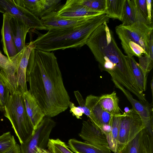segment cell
I'll use <instances>...</instances> for the list:
<instances>
[{"label":"cell","instance_id":"1","mask_svg":"<svg viewBox=\"0 0 153 153\" xmlns=\"http://www.w3.org/2000/svg\"><path fill=\"white\" fill-rule=\"evenodd\" d=\"M26 79L29 84V92L45 116L53 117L69 107L70 97L53 53L33 48L27 68Z\"/></svg>","mask_w":153,"mask_h":153},{"label":"cell","instance_id":"2","mask_svg":"<svg viewBox=\"0 0 153 153\" xmlns=\"http://www.w3.org/2000/svg\"><path fill=\"white\" fill-rule=\"evenodd\" d=\"M105 22L91 34L86 43L100 68L138 99L143 93L137 87L127 55L118 47L107 23Z\"/></svg>","mask_w":153,"mask_h":153},{"label":"cell","instance_id":"3","mask_svg":"<svg viewBox=\"0 0 153 153\" xmlns=\"http://www.w3.org/2000/svg\"><path fill=\"white\" fill-rule=\"evenodd\" d=\"M109 18L105 13L94 16L85 22L65 28L50 29L33 41L35 49L51 52L70 48H79L86 45L92 33Z\"/></svg>","mask_w":153,"mask_h":153},{"label":"cell","instance_id":"4","mask_svg":"<svg viewBox=\"0 0 153 153\" xmlns=\"http://www.w3.org/2000/svg\"><path fill=\"white\" fill-rule=\"evenodd\" d=\"M115 30L127 56L139 57L143 54L149 55L152 26L137 22L128 25L120 24L116 26Z\"/></svg>","mask_w":153,"mask_h":153},{"label":"cell","instance_id":"5","mask_svg":"<svg viewBox=\"0 0 153 153\" xmlns=\"http://www.w3.org/2000/svg\"><path fill=\"white\" fill-rule=\"evenodd\" d=\"M4 116L10 122L20 144L31 137L34 130L26 110L22 93L10 94L4 107Z\"/></svg>","mask_w":153,"mask_h":153},{"label":"cell","instance_id":"6","mask_svg":"<svg viewBox=\"0 0 153 153\" xmlns=\"http://www.w3.org/2000/svg\"><path fill=\"white\" fill-rule=\"evenodd\" d=\"M146 128L140 115L132 108L122 114L117 140V153Z\"/></svg>","mask_w":153,"mask_h":153},{"label":"cell","instance_id":"7","mask_svg":"<svg viewBox=\"0 0 153 153\" xmlns=\"http://www.w3.org/2000/svg\"><path fill=\"white\" fill-rule=\"evenodd\" d=\"M56 124L51 118L45 116L31 137L20 144V153H36L38 147L45 149L51 133Z\"/></svg>","mask_w":153,"mask_h":153},{"label":"cell","instance_id":"8","mask_svg":"<svg viewBox=\"0 0 153 153\" xmlns=\"http://www.w3.org/2000/svg\"><path fill=\"white\" fill-rule=\"evenodd\" d=\"M0 12L18 19L30 29L46 30L39 17L17 4L14 0H0Z\"/></svg>","mask_w":153,"mask_h":153},{"label":"cell","instance_id":"9","mask_svg":"<svg viewBox=\"0 0 153 153\" xmlns=\"http://www.w3.org/2000/svg\"><path fill=\"white\" fill-rule=\"evenodd\" d=\"M35 48L33 41L25 46L15 56L11 57L15 68L16 82L18 90L22 93L28 91L26 73L31 52Z\"/></svg>","mask_w":153,"mask_h":153},{"label":"cell","instance_id":"10","mask_svg":"<svg viewBox=\"0 0 153 153\" xmlns=\"http://www.w3.org/2000/svg\"><path fill=\"white\" fill-rule=\"evenodd\" d=\"M85 101V105L93 117L92 123L104 134L108 132L110 128L113 115L102 108L99 102V96L89 95L86 97Z\"/></svg>","mask_w":153,"mask_h":153},{"label":"cell","instance_id":"11","mask_svg":"<svg viewBox=\"0 0 153 153\" xmlns=\"http://www.w3.org/2000/svg\"><path fill=\"white\" fill-rule=\"evenodd\" d=\"M115 87L124 94L131 103L132 108L137 113L143 121L146 128L153 131V105L134 99L130 92L118 82L113 81Z\"/></svg>","mask_w":153,"mask_h":153},{"label":"cell","instance_id":"12","mask_svg":"<svg viewBox=\"0 0 153 153\" xmlns=\"http://www.w3.org/2000/svg\"><path fill=\"white\" fill-rule=\"evenodd\" d=\"M94 16L84 17L63 18L57 16L56 11L51 12L41 18L40 20L46 30L56 28H65L82 24Z\"/></svg>","mask_w":153,"mask_h":153},{"label":"cell","instance_id":"13","mask_svg":"<svg viewBox=\"0 0 153 153\" xmlns=\"http://www.w3.org/2000/svg\"><path fill=\"white\" fill-rule=\"evenodd\" d=\"M22 7L36 16L40 18L54 11L61 1L56 0H14Z\"/></svg>","mask_w":153,"mask_h":153},{"label":"cell","instance_id":"14","mask_svg":"<svg viewBox=\"0 0 153 153\" xmlns=\"http://www.w3.org/2000/svg\"><path fill=\"white\" fill-rule=\"evenodd\" d=\"M56 13L61 17L73 18L97 15L105 12L91 9L80 4L79 0H68Z\"/></svg>","mask_w":153,"mask_h":153},{"label":"cell","instance_id":"15","mask_svg":"<svg viewBox=\"0 0 153 153\" xmlns=\"http://www.w3.org/2000/svg\"><path fill=\"white\" fill-rule=\"evenodd\" d=\"M79 135L89 143L108 147L105 134L90 120L83 121L81 130Z\"/></svg>","mask_w":153,"mask_h":153},{"label":"cell","instance_id":"16","mask_svg":"<svg viewBox=\"0 0 153 153\" xmlns=\"http://www.w3.org/2000/svg\"><path fill=\"white\" fill-rule=\"evenodd\" d=\"M12 16L6 13L3 14V23L1 30L3 51L9 58L18 53L11 31L10 20Z\"/></svg>","mask_w":153,"mask_h":153},{"label":"cell","instance_id":"17","mask_svg":"<svg viewBox=\"0 0 153 153\" xmlns=\"http://www.w3.org/2000/svg\"><path fill=\"white\" fill-rule=\"evenodd\" d=\"M22 94L26 112L35 131L45 115L35 99L28 90Z\"/></svg>","mask_w":153,"mask_h":153},{"label":"cell","instance_id":"18","mask_svg":"<svg viewBox=\"0 0 153 153\" xmlns=\"http://www.w3.org/2000/svg\"><path fill=\"white\" fill-rule=\"evenodd\" d=\"M10 25L13 37L18 53L25 46L26 35L30 28L20 20L13 16Z\"/></svg>","mask_w":153,"mask_h":153},{"label":"cell","instance_id":"19","mask_svg":"<svg viewBox=\"0 0 153 153\" xmlns=\"http://www.w3.org/2000/svg\"><path fill=\"white\" fill-rule=\"evenodd\" d=\"M122 25H131L137 22L152 26L143 16L138 8L136 0H126Z\"/></svg>","mask_w":153,"mask_h":153},{"label":"cell","instance_id":"20","mask_svg":"<svg viewBox=\"0 0 153 153\" xmlns=\"http://www.w3.org/2000/svg\"><path fill=\"white\" fill-rule=\"evenodd\" d=\"M68 146L75 153H111L108 147L95 145L87 141L82 142L74 139H70Z\"/></svg>","mask_w":153,"mask_h":153},{"label":"cell","instance_id":"21","mask_svg":"<svg viewBox=\"0 0 153 153\" xmlns=\"http://www.w3.org/2000/svg\"><path fill=\"white\" fill-rule=\"evenodd\" d=\"M119 100L115 91L99 96V102L102 108L112 115L121 114L119 106Z\"/></svg>","mask_w":153,"mask_h":153},{"label":"cell","instance_id":"22","mask_svg":"<svg viewBox=\"0 0 153 153\" xmlns=\"http://www.w3.org/2000/svg\"><path fill=\"white\" fill-rule=\"evenodd\" d=\"M127 56L131 72L136 85L142 92L147 88L148 74L145 73L133 56Z\"/></svg>","mask_w":153,"mask_h":153},{"label":"cell","instance_id":"23","mask_svg":"<svg viewBox=\"0 0 153 153\" xmlns=\"http://www.w3.org/2000/svg\"><path fill=\"white\" fill-rule=\"evenodd\" d=\"M122 114L113 116L110 129L105 134L108 147L114 153H117V143Z\"/></svg>","mask_w":153,"mask_h":153},{"label":"cell","instance_id":"24","mask_svg":"<svg viewBox=\"0 0 153 153\" xmlns=\"http://www.w3.org/2000/svg\"><path fill=\"white\" fill-rule=\"evenodd\" d=\"M126 0H106L105 13L109 18L122 21Z\"/></svg>","mask_w":153,"mask_h":153},{"label":"cell","instance_id":"25","mask_svg":"<svg viewBox=\"0 0 153 153\" xmlns=\"http://www.w3.org/2000/svg\"><path fill=\"white\" fill-rule=\"evenodd\" d=\"M0 72L2 77L9 79L16 76L15 68L11 59L3 55L0 51Z\"/></svg>","mask_w":153,"mask_h":153},{"label":"cell","instance_id":"26","mask_svg":"<svg viewBox=\"0 0 153 153\" xmlns=\"http://www.w3.org/2000/svg\"><path fill=\"white\" fill-rule=\"evenodd\" d=\"M140 153H153V133L146 128L143 130Z\"/></svg>","mask_w":153,"mask_h":153},{"label":"cell","instance_id":"27","mask_svg":"<svg viewBox=\"0 0 153 153\" xmlns=\"http://www.w3.org/2000/svg\"><path fill=\"white\" fill-rule=\"evenodd\" d=\"M143 130L127 143L118 153H140Z\"/></svg>","mask_w":153,"mask_h":153},{"label":"cell","instance_id":"28","mask_svg":"<svg viewBox=\"0 0 153 153\" xmlns=\"http://www.w3.org/2000/svg\"><path fill=\"white\" fill-rule=\"evenodd\" d=\"M47 147L51 153H74L64 142L59 139H49Z\"/></svg>","mask_w":153,"mask_h":153},{"label":"cell","instance_id":"29","mask_svg":"<svg viewBox=\"0 0 153 153\" xmlns=\"http://www.w3.org/2000/svg\"><path fill=\"white\" fill-rule=\"evenodd\" d=\"M17 144L14 137L10 132L0 136V152H4L13 147Z\"/></svg>","mask_w":153,"mask_h":153},{"label":"cell","instance_id":"30","mask_svg":"<svg viewBox=\"0 0 153 153\" xmlns=\"http://www.w3.org/2000/svg\"><path fill=\"white\" fill-rule=\"evenodd\" d=\"M138 58L140 66L144 72L148 74L153 67V48H149L148 55H144Z\"/></svg>","mask_w":153,"mask_h":153},{"label":"cell","instance_id":"31","mask_svg":"<svg viewBox=\"0 0 153 153\" xmlns=\"http://www.w3.org/2000/svg\"><path fill=\"white\" fill-rule=\"evenodd\" d=\"M79 3L93 10L104 12L106 8V0H79Z\"/></svg>","mask_w":153,"mask_h":153},{"label":"cell","instance_id":"32","mask_svg":"<svg viewBox=\"0 0 153 153\" xmlns=\"http://www.w3.org/2000/svg\"><path fill=\"white\" fill-rule=\"evenodd\" d=\"M74 94L79 105V107L82 109L84 114L88 117L90 120L92 122L94 120L93 117L90 111L85 105V101L82 95L78 90L74 91Z\"/></svg>","mask_w":153,"mask_h":153},{"label":"cell","instance_id":"33","mask_svg":"<svg viewBox=\"0 0 153 153\" xmlns=\"http://www.w3.org/2000/svg\"><path fill=\"white\" fill-rule=\"evenodd\" d=\"M10 93L8 89L4 83L0 74V99L4 107V105L8 99Z\"/></svg>","mask_w":153,"mask_h":153},{"label":"cell","instance_id":"34","mask_svg":"<svg viewBox=\"0 0 153 153\" xmlns=\"http://www.w3.org/2000/svg\"><path fill=\"white\" fill-rule=\"evenodd\" d=\"M136 1L138 8L140 13L143 17L149 22L148 21L146 0H136Z\"/></svg>","mask_w":153,"mask_h":153},{"label":"cell","instance_id":"35","mask_svg":"<svg viewBox=\"0 0 153 153\" xmlns=\"http://www.w3.org/2000/svg\"><path fill=\"white\" fill-rule=\"evenodd\" d=\"M68 107L70 108V111L72 115L78 119H81V117L84 114L82 109L79 107L76 106L74 104L71 102H69Z\"/></svg>","mask_w":153,"mask_h":153},{"label":"cell","instance_id":"36","mask_svg":"<svg viewBox=\"0 0 153 153\" xmlns=\"http://www.w3.org/2000/svg\"><path fill=\"white\" fill-rule=\"evenodd\" d=\"M147 12L148 15V21L152 25V0H146Z\"/></svg>","mask_w":153,"mask_h":153},{"label":"cell","instance_id":"37","mask_svg":"<svg viewBox=\"0 0 153 153\" xmlns=\"http://www.w3.org/2000/svg\"><path fill=\"white\" fill-rule=\"evenodd\" d=\"M3 153H20V145L17 143L13 147Z\"/></svg>","mask_w":153,"mask_h":153},{"label":"cell","instance_id":"38","mask_svg":"<svg viewBox=\"0 0 153 153\" xmlns=\"http://www.w3.org/2000/svg\"><path fill=\"white\" fill-rule=\"evenodd\" d=\"M36 153H51L49 151L45 149L40 148L39 147L36 149Z\"/></svg>","mask_w":153,"mask_h":153},{"label":"cell","instance_id":"39","mask_svg":"<svg viewBox=\"0 0 153 153\" xmlns=\"http://www.w3.org/2000/svg\"><path fill=\"white\" fill-rule=\"evenodd\" d=\"M151 91L152 93V99H153V78L152 79L151 82Z\"/></svg>","mask_w":153,"mask_h":153},{"label":"cell","instance_id":"40","mask_svg":"<svg viewBox=\"0 0 153 153\" xmlns=\"http://www.w3.org/2000/svg\"><path fill=\"white\" fill-rule=\"evenodd\" d=\"M4 106L3 105L1 100L0 99V111H4Z\"/></svg>","mask_w":153,"mask_h":153},{"label":"cell","instance_id":"41","mask_svg":"<svg viewBox=\"0 0 153 153\" xmlns=\"http://www.w3.org/2000/svg\"><path fill=\"white\" fill-rule=\"evenodd\" d=\"M3 153H4V152H3ZM0 153H1V152H0Z\"/></svg>","mask_w":153,"mask_h":153}]
</instances>
